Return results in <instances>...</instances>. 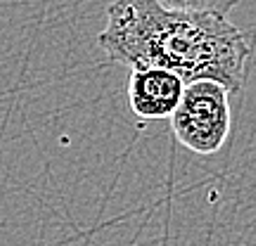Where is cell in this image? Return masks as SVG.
Masks as SVG:
<instances>
[{
    "instance_id": "1",
    "label": "cell",
    "mask_w": 256,
    "mask_h": 246,
    "mask_svg": "<svg viewBox=\"0 0 256 246\" xmlns=\"http://www.w3.org/2000/svg\"><path fill=\"white\" fill-rule=\"evenodd\" d=\"M98 45L130 71L166 69L185 85L216 81L228 92L244 88L252 55L244 33L226 17L171 9L156 0H114Z\"/></svg>"
},
{
    "instance_id": "2",
    "label": "cell",
    "mask_w": 256,
    "mask_h": 246,
    "mask_svg": "<svg viewBox=\"0 0 256 246\" xmlns=\"http://www.w3.org/2000/svg\"><path fill=\"white\" fill-rule=\"evenodd\" d=\"M178 142L194 154H216L230 135V92L216 81L188 83L171 116Z\"/></svg>"
},
{
    "instance_id": "3",
    "label": "cell",
    "mask_w": 256,
    "mask_h": 246,
    "mask_svg": "<svg viewBox=\"0 0 256 246\" xmlns=\"http://www.w3.org/2000/svg\"><path fill=\"white\" fill-rule=\"evenodd\" d=\"M185 81L166 69H142L128 78V104L136 116L147 121L171 119L183 100Z\"/></svg>"
},
{
    "instance_id": "4",
    "label": "cell",
    "mask_w": 256,
    "mask_h": 246,
    "mask_svg": "<svg viewBox=\"0 0 256 246\" xmlns=\"http://www.w3.org/2000/svg\"><path fill=\"white\" fill-rule=\"evenodd\" d=\"M159 5L171 9H188V12H211L226 17L230 9L240 5V0H156Z\"/></svg>"
}]
</instances>
